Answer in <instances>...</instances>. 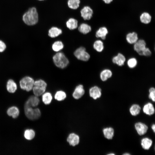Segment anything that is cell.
I'll return each instance as SVG.
<instances>
[{"instance_id":"cell-1","label":"cell","mask_w":155,"mask_h":155,"mask_svg":"<svg viewBox=\"0 0 155 155\" xmlns=\"http://www.w3.org/2000/svg\"><path fill=\"white\" fill-rule=\"evenodd\" d=\"M23 20L28 25H33L38 21V14L36 9L34 7L29 8L23 16Z\"/></svg>"},{"instance_id":"cell-2","label":"cell","mask_w":155,"mask_h":155,"mask_svg":"<svg viewBox=\"0 0 155 155\" xmlns=\"http://www.w3.org/2000/svg\"><path fill=\"white\" fill-rule=\"evenodd\" d=\"M53 60L55 65L57 67L63 69L69 63V61L65 55L62 52L56 53L53 57Z\"/></svg>"},{"instance_id":"cell-3","label":"cell","mask_w":155,"mask_h":155,"mask_svg":"<svg viewBox=\"0 0 155 155\" xmlns=\"http://www.w3.org/2000/svg\"><path fill=\"white\" fill-rule=\"evenodd\" d=\"M46 86V83L42 80L34 81L32 89L34 95L38 97L42 95L44 92Z\"/></svg>"},{"instance_id":"cell-4","label":"cell","mask_w":155,"mask_h":155,"mask_svg":"<svg viewBox=\"0 0 155 155\" xmlns=\"http://www.w3.org/2000/svg\"><path fill=\"white\" fill-rule=\"evenodd\" d=\"M34 81L31 77L26 76L22 78L20 81L21 88L27 92L32 89Z\"/></svg>"},{"instance_id":"cell-5","label":"cell","mask_w":155,"mask_h":155,"mask_svg":"<svg viewBox=\"0 0 155 155\" xmlns=\"http://www.w3.org/2000/svg\"><path fill=\"white\" fill-rule=\"evenodd\" d=\"M24 113L26 117L31 120H35L38 119L40 116V110L38 108H33L29 107L24 108Z\"/></svg>"},{"instance_id":"cell-6","label":"cell","mask_w":155,"mask_h":155,"mask_svg":"<svg viewBox=\"0 0 155 155\" xmlns=\"http://www.w3.org/2000/svg\"><path fill=\"white\" fill-rule=\"evenodd\" d=\"M75 56L78 59L83 61H87L90 57L89 54L86 51L85 48L80 47L77 49L74 52Z\"/></svg>"},{"instance_id":"cell-7","label":"cell","mask_w":155,"mask_h":155,"mask_svg":"<svg viewBox=\"0 0 155 155\" xmlns=\"http://www.w3.org/2000/svg\"><path fill=\"white\" fill-rule=\"evenodd\" d=\"M146 47V42L143 39L138 40L133 45L134 50L140 55H141L142 51Z\"/></svg>"},{"instance_id":"cell-8","label":"cell","mask_w":155,"mask_h":155,"mask_svg":"<svg viewBox=\"0 0 155 155\" xmlns=\"http://www.w3.org/2000/svg\"><path fill=\"white\" fill-rule=\"evenodd\" d=\"M81 16L85 20H90L92 17L93 11L89 6H85L81 10Z\"/></svg>"},{"instance_id":"cell-9","label":"cell","mask_w":155,"mask_h":155,"mask_svg":"<svg viewBox=\"0 0 155 155\" xmlns=\"http://www.w3.org/2000/svg\"><path fill=\"white\" fill-rule=\"evenodd\" d=\"M40 100L38 96H32L29 98L26 102L24 105V108L31 107H34L39 104Z\"/></svg>"},{"instance_id":"cell-10","label":"cell","mask_w":155,"mask_h":155,"mask_svg":"<svg viewBox=\"0 0 155 155\" xmlns=\"http://www.w3.org/2000/svg\"><path fill=\"white\" fill-rule=\"evenodd\" d=\"M135 127L137 133L140 135H144L148 129V126L146 124L141 122L136 123Z\"/></svg>"},{"instance_id":"cell-11","label":"cell","mask_w":155,"mask_h":155,"mask_svg":"<svg viewBox=\"0 0 155 155\" xmlns=\"http://www.w3.org/2000/svg\"><path fill=\"white\" fill-rule=\"evenodd\" d=\"M90 96L93 99L96 100L100 98L102 95L101 89L97 86L92 87L89 90Z\"/></svg>"},{"instance_id":"cell-12","label":"cell","mask_w":155,"mask_h":155,"mask_svg":"<svg viewBox=\"0 0 155 155\" xmlns=\"http://www.w3.org/2000/svg\"><path fill=\"white\" fill-rule=\"evenodd\" d=\"M126 61L125 56L121 53H119L117 55L113 57L112 59L113 63L119 66L123 65Z\"/></svg>"},{"instance_id":"cell-13","label":"cell","mask_w":155,"mask_h":155,"mask_svg":"<svg viewBox=\"0 0 155 155\" xmlns=\"http://www.w3.org/2000/svg\"><path fill=\"white\" fill-rule=\"evenodd\" d=\"M84 90L82 85H79L76 87L73 94V96L75 99L81 98L84 94Z\"/></svg>"},{"instance_id":"cell-14","label":"cell","mask_w":155,"mask_h":155,"mask_svg":"<svg viewBox=\"0 0 155 155\" xmlns=\"http://www.w3.org/2000/svg\"><path fill=\"white\" fill-rule=\"evenodd\" d=\"M67 141L70 145L74 146L79 143L80 141L79 136L74 133H71L67 137Z\"/></svg>"},{"instance_id":"cell-15","label":"cell","mask_w":155,"mask_h":155,"mask_svg":"<svg viewBox=\"0 0 155 155\" xmlns=\"http://www.w3.org/2000/svg\"><path fill=\"white\" fill-rule=\"evenodd\" d=\"M113 75L112 71L108 69L103 70L100 73V78L101 80L105 82L111 78Z\"/></svg>"},{"instance_id":"cell-16","label":"cell","mask_w":155,"mask_h":155,"mask_svg":"<svg viewBox=\"0 0 155 155\" xmlns=\"http://www.w3.org/2000/svg\"><path fill=\"white\" fill-rule=\"evenodd\" d=\"M143 111L145 114L149 115H153L155 112V109L153 104L150 102H148L144 105Z\"/></svg>"},{"instance_id":"cell-17","label":"cell","mask_w":155,"mask_h":155,"mask_svg":"<svg viewBox=\"0 0 155 155\" xmlns=\"http://www.w3.org/2000/svg\"><path fill=\"white\" fill-rule=\"evenodd\" d=\"M108 33L107 28L105 27H100L96 31V36L97 38H100L104 40L106 38V36Z\"/></svg>"},{"instance_id":"cell-18","label":"cell","mask_w":155,"mask_h":155,"mask_svg":"<svg viewBox=\"0 0 155 155\" xmlns=\"http://www.w3.org/2000/svg\"><path fill=\"white\" fill-rule=\"evenodd\" d=\"M126 39L127 42L130 44H134L138 40L137 34L135 32L127 34Z\"/></svg>"},{"instance_id":"cell-19","label":"cell","mask_w":155,"mask_h":155,"mask_svg":"<svg viewBox=\"0 0 155 155\" xmlns=\"http://www.w3.org/2000/svg\"><path fill=\"white\" fill-rule=\"evenodd\" d=\"M6 88L7 91L9 93H14L17 88V85L13 80L9 79L7 82Z\"/></svg>"},{"instance_id":"cell-20","label":"cell","mask_w":155,"mask_h":155,"mask_svg":"<svg viewBox=\"0 0 155 155\" xmlns=\"http://www.w3.org/2000/svg\"><path fill=\"white\" fill-rule=\"evenodd\" d=\"M7 114L13 118L17 117L20 113L18 108L16 106H12L9 108L7 111Z\"/></svg>"},{"instance_id":"cell-21","label":"cell","mask_w":155,"mask_h":155,"mask_svg":"<svg viewBox=\"0 0 155 155\" xmlns=\"http://www.w3.org/2000/svg\"><path fill=\"white\" fill-rule=\"evenodd\" d=\"M104 137L107 139L111 140L113 138L114 134V129L112 127H107L102 130Z\"/></svg>"},{"instance_id":"cell-22","label":"cell","mask_w":155,"mask_h":155,"mask_svg":"<svg viewBox=\"0 0 155 155\" xmlns=\"http://www.w3.org/2000/svg\"><path fill=\"white\" fill-rule=\"evenodd\" d=\"M62 33L61 29L57 27H53L51 28L48 32V35L51 37H56Z\"/></svg>"},{"instance_id":"cell-23","label":"cell","mask_w":155,"mask_h":155,"mask_svg":"<svg viewBox=\"0 0 155 155\" xmlns=\"http://www.w3.org/2000/svg\"><path fill=\"white\" fill-rule=\"evenodd\" d=\"M152 141L148 137H145L142 139L141 140V145L144 149L148 150L151 146Z\"/></svg>"},{"instance_id":"cell-24","label":"cell","mask_w":155,"mask_h":155,"mask_svg":"<svg viewBox=\"0 0 155 155\" xmlns=\"http://www.w3.org/2000/svg\"><path fill=\"white\" fill-rule=\"evenodd\" d=\"M151 18V16L148 13L145 12L141 14L140 17V19L142 23L147 24L150 22Z\"/></svg>"},{"instance_id":"cell-25","label":"cell","mask_w":155,"mask_h":155,"mask_svg":"<svg viewBox=\"0 0 155 155\" xmlns=\"http://www.w3.org/2000/svg\"><path fill=\"white\" fill-rule=\"evenodd\" d=\"M67 27L70 30H73L77 28L78 22L77 20L73 18L69 19L66 23Z\"/></svg>"},{"instance_id":"cell-26","label":"cell","mask_w":155,"mask_h":155,"mask_svg":"<svg viewBox=\"0 0 155 155\" xmlns=\"http://www.w3.org/2000/svg\"><path fill=\"white\" fill-rule=\"evenodd\" d=\"M79 31L84 34H86L89 33L91 30V26L86 23L81 24L78 28Z\"/></svg>"},{"instance_id":"cell-27","label":"cell","mask_w":155,"mask_h":155,"mask_svg":"<svg viewBox=\"0 0 155 155\" xmlns=\"http://www.w3.org/2000/svg\"><path fill=\"white\" fill-rule=\"evenodd\" d=\"M93 46L94 49L98 52H102L104 48V43L100 40H96L94 43Z\"/></svg>"},{"instance_id":"cell-28","label":"cell","mask_w":155,"mask_h":155,"mask_svg":"<svg viewBox=\"0 0 155 155\" xmlns=\"http://www.w3.org/2000/svg\"><path fill=\"white\" fill-rule=\"evenodd\" d=\"M141 110L140 106L137 104H133L130 107L129 111L131 115L136 116L138 115Z\"/></svg>"},{"instance_id":"cell-29","label":"cell","mask_w":155,"mask_h":155,"mask_svg":"<svg viewBox=\"0 0 155 155\" xmlns=\"http://www.w3.org/2000/svg\"><path fill=\"white\" fill-rule=\"evenodd\" d=\"M52 99V95L50 92H44L42 94V101L46 105L49 104L51 103Z\"/></svg>"},{"instance_id":"cell-30","label":"cell","mask_w":155,"mask_h":155,"mask_svg":"<svg viewBox=\"0 0 155 155\" xmlns=\"http://www.w3.org/2000/svg\"><path fill=\"white\" fill-rule=\"evenodd\" d=\"M35 132L32 129H27L24 132V136L26 139L28 140L33 139L35 136Z\"/></svg>"},{"instance_id":"cell-31","label":"cell","mask_w":155,"mask_h":155,"mask_svg":"<svg viewBox=\"0 0 155 155\" xmlns=\"http://www.w3.org/2000/svg\"><path fill=\"white\" fill-rule=\"evenodd\" d=\"M80 3V0H68L67 4L69 8L75 9L79 7Z\"/></svg>"},{"instance_id":"cell-32","label":"cell","mask_w":155,"mask_h":155,"mask_svg":"<svg viewBox=\"0 0 155 155\" xmlns=\"http://www.w3.org/2000/svg\"><path fill=\"white\" fill-rule=\"evenodd\" d=\"M63 44L61 41H57L53 44L52 48L54 51L58 52L62 50L63 48Z\"/></svg>"},{"instance_id":"cell-33","label":"cell","mask_w":155,"mask_h":155,"mask_svg":"<svg viewBox=\"0 0 155 155\" xmlns=\"http://www.w3.org/2000/svg\"><path fill=\"white\" fill-rule=\"evenodd\" d=\"M66 96L65 93L63 91L60 90L56 92L55 95V98L58 101H61L65 99Z\"/></svg>"},{"instance_id":"cell-34","label":"cell","mask_w":155,"mask_h":155,"mask_svg":"<svg viewBox=\"0 0 155 155\" xmlns=\"http://www.w3.org/2000/svg\"><path fill=\"white\" fill-rule=\"evenodd\" d=\"M137 61L135 57L129 58L127 61V64L128 67L130 68H133L137 66Z\"/></svg>"},{"instance_id":"cell-35","label":"cell","mask_w":155,"mask_h":155,"mask_svg":"<svg viewBox=\"0 0 155 155\" xmlns=\"http://www.w3.org/2000/svg\"><path fill=\"white\" fill-rule=\"evenodd\" d=\"M149 98L154 102H155V89L154 87H151L149 90Z\"/></svg>"},{"instance_id":"cell-36","label":"cell","mask_w":155,"mask_h":155,"mask_svg":"<svg viewBox=\"0 0 155 155\" xmlns=\"http://www.w3.org/2000/svg\"><path fill=\"white\" fill-rule=\"evenodd\" d=\"M152 52L150 49L146 47L142 52L141 56L149 57L150 56Z\"/></svg>"},{"instance_id":"cell-37","label":"cell","mask_w":155,"mask_h":155,"mask_svg":"<svg viewBox=\"0 0 155 155\" xmlns=\"http://www.w3.org/2000/svg\"><path fill=\"white\" fill-rule=\"evenodd\" d=\"M6 45L2 41L0 40V53L3 52L6 49Z\"/></svg>"},{"instance_id":"cell-38","label":"cell","mask_w":155,"mask_h":155,"mask_svg":"<svg viewBox=\"0 0 155 155\" xmlns=\"http://www.w3.org/2000/svg\"><path fill=\"white\" fill-rule=\"evenodd\" d=\"M105 3L109 4L112 2L113 0H102Z\"/></svg>"},{"instance_id":"cell-39","label":"cell","mask_w":155,"mask_h":155,"mask_svg":"<svg viewBox=\"0 0 155 155\" xmlns=\"http://www.w3.org/2000/svg\"><path fill=\"white\" fill-rule=\"evenodd\" d=\"M151 128L154 131V133L155 132V125L154 124H153Z\"/></svg>"},{"instance_id":"cell-40","label":"cell","mask_w":155,"mask_h":155,"mask_svg":"<svg viewBox=\"0 0 155 155\" xmlns=\"http://www.w3.org/2000/svg\"><path fill=\"white\" fill-rule=\"evenodd\" d=\"M123 155H130V154H129V153H124V154H123Z\"/></svg>"},{"instance_id":"cell-41","label":"cell","mask_w":155,"mask_h":155,"mask_svg":"<svg viewBox=\"0 0 155 155\" xmlns=\"http://www.w3.org/2000/svg\"><path fill=\"white\" fill-rule=\"evenodd\" d=\"M108 155H115V154L114 153H112L109 154H108Z\"/></svg>"},{"instance_id":"cell-42","label":"cell","mask_w":155,"mask_h":155,"mask_svg":"<svg viewBox=\"0 0 155 155\" xmlns=\"http://www.w3.org/2000/svg\"><path fill=\"white\" fill-rule=\"evenodd\" d=\"M39 0V1H42V0Z\"/></svg>"}]
</instances>
